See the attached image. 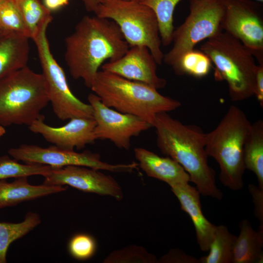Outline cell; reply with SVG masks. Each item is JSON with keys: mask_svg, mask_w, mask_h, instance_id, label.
I'll use <instances>...</instances> for the list:
<instances>
[{"mask_svg": "<svg viewBox=\"0 0 263 263\" xmlns=\"http://www.w3.org/2000/svg\"><path fill=\"white\" fill-rule=\"evenodd\" d=\"M41 223L39 215L28 212L24 220L14 223L0 222V263H6L7 252L10 245L33 230Z\"/></svg>", "mask_w": 263, "mask_h": 263, "instance_id": "obj_22", "label": "cell"}, {"mask_svg": "<svg viewBox=\"0 0 263 263\" xmlns=\"http://www.w3.org/2000/svg\"><path fill=\"white\" fill-rule=\"evenodd\" d=\"M251 124L241 109L231 105L217 126L206 133L207 154L219 164L222 184L234 191L244 186V146Z\"/></svg>", "mask_w": 263, "mask_h": 263, "instance_id": "obj_4", "label": "cell"}, {"mask_svg": "<svg viewBox=\"0 0 263 263\" xmlns=\"http://www.w3.org/2000/svg\"><path fill=\"white\" fill-rule=\"evenodd\" d=\"M65 44L64 58L70 75L82 79L90 89L104 62L120 58L130 47L113 21L96 15L84 16L65 38Z\"/></svg>", "mask_w": 263, "mask_h": 263, "instance_id": "obj_1", "label": "cell"}, {"mask_svg": "<svg viewBox=\"0 0 263 263\" xmlns=\"http://www.w3.org/2000/svg\"><path fill=\"white\" fill-rule=\"evenodd\" d=\"M94 14L113 21L130 46L147 47L157 64H162L164 54L159 24L151 8L136 0H102Z\"/></svg>", "mask_w": 263, "mask_h": 263, "instance_id": "obj_7", "label": "cell"}, {"mask_svg": "<svg viewBox=\"0 0 263 263\" xmlns=\"http://www.w3.org/2000/svg\"><path fill=\"white\" fill-rule=\"evenodd\" d=\"M90 89L107 106L140 117L152 126L158 113L181 105L150 86L103 70L98 71Z\"/></svg>", "mask_w": 263, "mask_h": 263, "instance_id": "obj_3", "label": "cell"}, {"mask_svg": "<svg viewBox=\"0 0 263 263\" xmlns=\"http://www.w3.org/2000/svg\"><path fill=\"white\" fill-rule=\"evenodd\" d=\"M239 228L233 248L232 263H262L263 231L255 230L247 219L240 222Z\"/></svg>", "mask_w": 263, "mask_h": 263, "instance_id": "obj_20", "label": "cell"}, {"mask_svg": "<svg viewBox=\"0 0 263 263\" xmlns=\"http://www.w3.org/2000/svg\"><path fill=\"white\" fill-rule=\"evenodd\" d=\"M237 236L232 234L227 226L216 227L208 254L199 259L200 263H232L233 248Z\"/></svg>", "mask_w": 263, "mask_h": 263, "instance_id": "obj_23", "label": "cell"}, {"mask_svg": "<svg viewBox=\"0 0 263 263\" xmlns=\"http://www.w3.org/2000/svg\"><path fill=\"white\" fill-rule=\"evenodd\" d=\"M68 3L65 0H43V4L51 11L56 10Z\"/></svg>", "mask_w": 263, "mask_h": 263, "instance_id": "obj_34", "label": "cell"}, {"mask_svg": "<svg viewBox=\"0 0 263 263\" xmlns=\"http://www.w3.org/2000/svg\"><path fill=\"white\" fill-rule=\"evenodd\" d=\"M248 189L254 204V215L260 222L259 229L263 231V188L250 184Z\"/></svg>", "mask_w": 263, "mask_h": 263, "instance_id": "obj_31", "label": "cell"}, {"mask_svg": "<svg viewBox=\"0 0 263 263\" xmlns=\"http://www.w3.org/2000/svg\"><path fill=\"white\" fill-rule=\"evenodd\" d=\"M189 13L172 35V46L163 62L173 68L199 42L223 31L224 7L220 0H189Z\"/></svg>", "mask_w": 263, "mask_h": 263, "instance_id": "obj_9", "label": "cell"}, {"mask_svg": "<svg viewBox=\"0 0 263 263\" xmlns=\"http://www.w3.org/2000/svg\"><path fill=\"white\" fill-rule=\"evenodd\" d=\"M52 20L45 21L32 39L37 48L41 74L53 112L62 121L74 118H94L92 106L74 95L69 87L64 71L51 51L46 33Z\"/></svg>", "mask_w": 263, "mask_h": 263, "instance_id": "obj_8", "label": "cell"}, {"mask_svg": "<svg viewBox=\"0 0 263 263\" xmlns=\"http://www.w3.org/2000/svg\"><path fill=\"white\" fill-rule=\"evenodd\" d=\"M178 200L181 209L190 217L194 225L196 239L200 249L207 251L213 239L216 225L204 216L200 202V193L196 187L188 183L170 187Z\"/></svg>", "mask_w": 263, "mask_h": 263, "instance_id": "obj_16", "label": "cell"}, {"mask_svg": "<svg viewBox=\"0 0 263 263\" xmlns=\"http://www.w3.org/2000/svg\"><path fill=\"white\" fill-rule=\"evenodd\" d=\"M138 166L147 176L163 181L169 187L190 182L188 174L176 161L169 157H161L143 148L134 149Z\"/></svg>", "mask_w": 263, "mask_h": 263, "instance_id": "obj_17", "label": "cell"}, {"mask_svg": "<svg viewBox=\"0 0 263 263\" xmlns=\"http://www.w3.org/2000/svg\"><path fill=\"white\" fill-rule=\"evenodd\" d=\"M1 34V33L0 32V35Z\"/></svg>", "mask_w": 263, "mask_h": 263, "instance_id": "obj_39", "label": "cell"}, {"mask_svg": "<svg viewBox=\"0 0 263 263\" xmlns=\"http://www.w3.org/2000/svg\"><path fill=\"white\" fill-rule=\"evenodd\" d=\"M100 170L80 166L52 168L44 177L43 184L70 186L83 192L110 196L121 200L123 193L119 183L113 177Z\"/></svg>", "mask_w": 263, "mask_h": 263, "instance_id": "obj_13", "label": "cell"}, {"mask_svg": "<svg viewBox=\"0 0 263 263\" xmlns=\"http://www.w3.org/2000/svg\"><path fill=\"white\" fill-rule=\"evenodd\" d=\"M212 64L206 54L193 49L184 54L172 69L177 75H188L201 78L209 73Z\"/></svg>", "mask_w": 263, "mask_h": 263, "instance_id": "obj_26", "label": "cell"}, {"mask_svg": "<svg viewBox=\"0 0 263 263\" xmlns=\"http://www.w3.org/2000/svg\"><path fill=\"white\" fill-rule=\"evenodd\" d=\"M28 177L16 178L11 182L0 180V209L16 206L22 202L35 200L65 191L66 186L31 185Z\"/></svg>", "mask_w": 263, "mask_h": 263, "instance_id": "obj_18", "label": "cell"}, {"mask_svg": "<svg viewBox=\"0 0 263 263\" xmlns=\"http://www.w3.org/2000/svg\"><path fill=\"white\" fill-rule=\"evenodd\" d=\"M88 12L95 13L102 0H80Z\"/></svg>", "mask_w": 263, "mask_h": 263, "instance_id": "obj_35", "label": "cell"}, {"mask_svg": "<svg viewBox=\"0 0 263 263\" xmlns=\"http://www.w3.org/2000/svg\"><path fill=\"white\" fill-rule=\"evenodd\" d=\"M181 0H138L155 13L158 22L162 45H169L172 42L174 30L173 13L175 7Z\"/></svg>", "mask_w": 263, "mask_h": 263, "instance_id": "obj_24", "label": "cell"}, {"mask_svg": "<svg viewBox=\"0 0 263 263\" xmlns=\"http://www.w3.org/2000/svg\"><path fill=\"white\" fill-rule=\"evenodd\" d=\"M88 100L93 108L96 123L94 130L96 140H108L119 149L128 150L132 137L152 127L140 117L107 106L94 93L88 95Z\"/></svg>", "mask_w": 263, "mask_h": 263, "instance_id": "obj_12", "label": "cell"}, {"mask_svg": "<svg viewBox=\"0 0 263 263\" xmlns=\"http://www.w3.org/2000/svg\"><path fill=\"white\" fill-rule=\"evenodd\" d=\"M21 13L30 38L47 20H52L51 11L40 0H15Z\"/></svg>", "mask_w": 263, "mask_h": 263, "instance_id": "obj_25", "label": "cell"}, {"mask_svg": "<svg viewBox=\"0 0 263 263\" xmlns=\"http://www.w3.org/2000/svg\"><path fill=\"white\" fill-rule=\"evenodd\" d=\"M136 0V1H138V0Z\"/></svg>", "mask_w": 263, "mask_h": 263, "instance_id": "obj_38", "label": "cell"}, {"mask_svg": "<svg viewBox=\"0 0 263 263\" xmlns=\"http://www.w3.org/2000/svg\"><path fill=\"white\" fill-rule=\"evenodd\" d=\"M253 0L256 1L260 3H262L263 2V0Z\"/></svg>", "mask_w": 263, "mask_h": 263, "instance_id": "obj_37", "label": "cell"}, {"mask_svg": "<svg viewBox=\"0 0 263 263\" xmlns=\"http://www.w3.org/2000/svg\"><path fill=\"white\" fill-rule=\"evenodd\" d=\"M157 65L147 47L136 45L130 46L120 58L105 62L101 67V70L158 90L166 86L167 81L157 74Z\"/></svg>", "mask_w": 263, "mask_h": 263, "instance_id": "obj_14", "label": "cell"}, {"mask_svg": "<svg viewBox=\"0 0 263 263\" xmlns=\"http://www.w3.org/2000/svg\"><path fill=\"white\" fill-rule=\"evenodd\" d=\"M200 50L214 65L215 78L227 82L232 101H243L254 95L258 65L253 55L240 40L221 31L207 39Z\"/></svg>", "mask_w": 263, "mask_h": 263, "instance_id": "obj_5", "label": "cell"}, {"mask_svg": "<svg viewBox=\"0 0 263 263\" xmlns=\"http://www.w3.org/2000/svg\"><path fill=\"white\" fill-rule=\"evenodd\" d=\"M224 7L223 30L240 40L263 64V9L253 0H220Z\"/></svg>", "mask_w": 263, "mask_h": 263, "instance_id": "obj_11", "label": "cell"}, {"mask_svg": "<svg viewBox=\"0 0 263 263\" xmlns=\"http://www.w3.org/2000/svg\"><path fill=\"white\" fill-rule=\"evenodd\" d=\"M6 133V130L4 127L0 125V138L4 135Z\"/></svg>", "mask_w": 263, "mask_h": 263, "instance_id": "obj_36", "label": "cell"}, {"mask_svg": "<svg viewBox=\"0 0 263 263\" xmlns=\"http://www.w3.org/2000/svg\"><path fill=\"white\" fill-rule=\"evenodd\" d=\"M8 154L24 163L47 165L54 168L68 166L87 167L113 172H131L137 169L138 163L111 164L101 160L99 154L89 150L77 152L55 145L42 147L35 145L22 144L10 149Z\"/></svg>", "mask_w": 263, "mask_h": 263, "instance_id": "obj_10", "label": "cell"}, {"mask_svg": "<svg viewBox=\"0 0 263 263\" xmlns=\"http://www.w3.org/2000/svg\"><path fill=\"white\" fill-rule=\"evenodd\" d=\"M158 263H200L199 259L186 254L179 249H172L162 256Z\"/></svg>", "mask_w": 263, "mask_h": 263, "instance_id": "obj_32", "label": "cell"}, {"mask_svg": "<svg viewBox=\"0 0 263 263\" xmlns=\"http://www.w3.org/2000/svg\"><path fill=\"white\" fill-rule=\"evenodd\" d=\"M0 32L23 35L29 38L15 0H0Z\"/></svg>", "mask_w": 263, "mask_h": 263, "instance_id": "obj_28", "label": "cell"}, {"mask_svg": "<svg viewBox=\"0 0 263 263\" xmlns=\"http://www.w3.org/2000/svg\"><path fill=\"white\" fill-rule=\"evenodd\" d=\"M245 169L255 174L258 186L263 188V121L258 120L251 127L244 146Z\"/></svg>", "mask_w": 263, "mask_h": 263, "instance_id": "obj_21", "label": "cell"}, {"mask_svg": "<svg viewBox=\"0 0 263 263\" xmlns=\"http://www.w3.org/2000/svg\"><path fill=\"white\" fill-rule=\"evenodd\" d=\"M29 39L26 36L16 34L0 35V80L27 66Z\"/></svg>", "mask_w": 263, "mask_h": 263, "instance_id": "obj_19", "label": "cell"}, {"mask_svg": "<svg viewBox=\"0 0 263 263\" xmlns=\"http://www.w3.org/2000/svg\"><path fill=\"white\" fill-rule=\"evenodd\" d=\"M94 118H74L64 126L54 127L44 123L41 119L34 121L28 127L33 132L39 134L47 142L62 149L81 150L96 140Z\"/></svg>", "mask_w": 263, "mask_h": 263, "instance_id": "obj_15", "label": "cell"}, {"mask_svg": "<svg viewBox=\"0 0 263 263\" xmlns=\"http://www.w3.org/2000/svg\"><path fill=\"white\" fill-rule=\"evenodd\" d=\"M49 102L41 74L27 66L0 80V125L30 126L44 119L42 110Z\"/></svg>", "mask_w": 263, "mask_h": 263, "instance_id": "obj_6", "label": "cell"}, {"mask_svg": "<svg viewBox=\"0 0 263 263\" xmlns=\"http://www.w3.org/2000/svg\"><path fill=\"white\" fill-rule=\"evenodd\" d=\"M68 247L74 258L79 260H85L94 254L96 244L94 239L90 235L78 234L70 240Z\"/></svg>", "mask_w": 263, "mask_h": 263, "instance_id": "obj_30", "label": "cell"}, {"mask_svg": "<svg viewBox=\"0 0 263 263\" xmlns=\"http://www.w3.org/2000/svg\"><path fill=\"white\" fill-rule=\"evenodd\" d=\"M51 169L52 167L47 165L21 164L7 155L0 156V180L33 175L45 177Z\"/></svg>", "mask_w": 263, "mask_h": 263, "instance_id": "obj_27", "label": "cell"}, {"mask_svg": "<svg viewBox=\"0 0 263 263\" xmlns=\"http://www.w3.org/2000/svg\"><path fill=\"white\" fill-rule=\"evenodd\" d=\"M261 106L263 107V64H259L255 75V94Z\"/></svg>", "mask_w": 263, "mask_h": 263, "instance_id": "obj_33", "label": "cell"}, {"mask_svg": "<svg viewBox=\"0 0 263 263\" xmlns=\"http://www.w3.org/2000/svg\"><path fill=\"white\" fill-rule=\"evenodd\" d=\"M104 263H156L158 260L144 247L131 245L111 252L103 261Z\"/></svg>", "mask_w": 263, "mask_h": 263, "instance_id": "obj_29", "label": "cell"}, {"mask_svg": "<svg viewBox=\"0 0 263 263\" xmlns=\"http://www.w3.org/2000/svg\"><path fill=\"white\" fill-rule=\"evenodd\" d=\"M156 144L162 153L178 163L188 174L201 194L221 200L215 174L209 166L206 133L197 126L185 124L168 113H158L153 123Z\"/></svg>", "mask_w": 263, "mask_h": 263, "instance_id": "obj_2", "label": "cell"}]
</instances>
